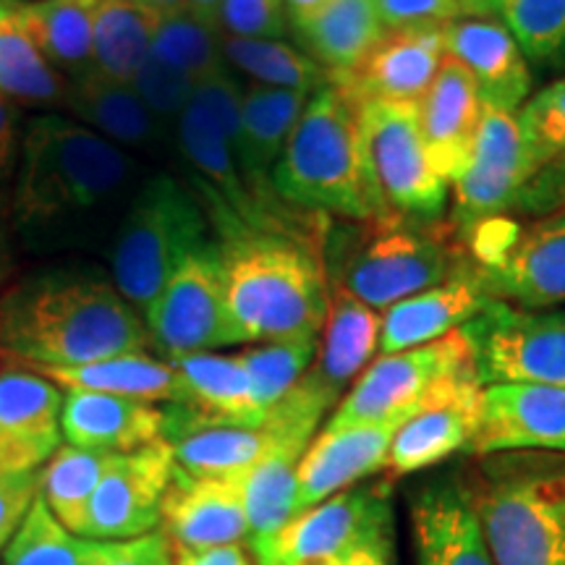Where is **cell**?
I'll return each instance as SVG.
<instances>
[{
    "mask_svg": "<svg viewBox=\"0 0 565 565\" xmlns=\"http://www.w3.org/2000/svg\"><path fill=\"white\" fill-rule=\"evenodd\" d=\"M223 55L233 74H244L259 87L315 95L330 82V74L320 63L286 40H249L223 34Z\"/></svg>",
    "mask_w": 565,
    "mask_h": 565,
    "instance_id": "obj_36",
    "label": "cell"
},
{
    "mask_svg": "<svg viewBox=\"0 0 565 565\" xmlns=\"http://www.w3.org/2000/svg\"><path fill=\"white\" fill-rule=\"evenodd\" d=\"M210 242V217L171 173L145 179L126 204L110 252V280L141 315L189 254Z\"/></svg>",
    "mask_w": 565,
    "mask_h": 565,
    "instance_id": "obj_6",
    "label": "cell"
},
{
    "mask_svg": "<svg viewBox=\"0 0 565 565\" xmlns=\"http://www.w3.org/2000/svg\"><path fill=\"white\" fill-rule=\"evenodd\" d=\"M103 542L68 532L42 498L3 550V565H89Z\"/></svg>",
    "mask_w": 565,
    "mask_h": 565,
    "instance_id": "obj_39",
    "label": "cell"
},
{
    "mask_svg": "<svg viewBox=\"0 0 565 565\" xmlns=\"http://www.w3.org/2000/svg\"><path fill=\"white\" fill-rule=\"evenodd\" d=\"M445 26L385 30L359 66L335 82L362 103H419L445 61Z\"/></svg>",
    "mask_w": 565,
    "mask_h": 565,
    "instance_id": "obj_19",
    "label": "cell"
},
{
    "mask_svg": "<svg viewBox=\"0 0 565 565\" xmlns=\"http://www.w3.org/2000/svg\"><path fill=\"white\" fill-rule=\"evenodd\" d=\"M286 3V13H288V21H291V26L301 24L303 19H309L317 9H322L328 0H282Z\"/></svg>",
    "mask_w": 565,
    "mask_h": 565,
    "instance_id": "obj_52",
    "label": "cell"
},
{
    "mask_svg": "<svg viewBox=\"0 0 565 565\" xmlns=\"http://www.w3.org/2000/svg\"><path fill=\"white\" fill-rule=\"evenodd\" d=\"M137 171L129 152L74 118L38 116L21 134L13 225L26 238L61 236L71 225L103 215Z\"/></svg>",
    "mask_w": 565,
    "mask_h": 565,
    "instance_id": "obj_2",
    "label": "cell"
},
{
    "mask_svg": "<svg viewBox=\"0 0 565 565\" xmlns=\"http://www.w3.org/2000/svg\"><path fill=\"white\" fill-rule=\"evenodd\" d=\"M482 383L471 380L445 398L414 414L398 429L387 456L391 477H406L433 469L445 458L469 454L482 414Z\"/></svg>",
    "mask_w": 565,
    "mask_h": 565,
    "instance_id": "obj_26",
    "label": "cell"
},
{
    "mask_svg": "<svg viewBox=\"0 0 565 565\" xmlns=\"http://www.w3.org/2000/svg\"><path fill=\"white\" fill-rule=\"evenodd\" d=\"M6 3H30V0H6Z\"/></svg>",
    "mask_w": 565,
    "mask_h": 565,
    "instance_id": "obj_55",
    "label": "cell"
},
{
    "mask_svg": "<svg viewBox=\"0 0 565 565\" xmlns=\"http://www.w3.org/2000/svg\"><path fill=\"white\" fill-rule=\"evenodd\" d=\"M477 273L494 301L519 309H553L565 303V207L526 228L505 217L471 233Z\"/></svg>",
    "mask_w": 565,
    "mask_h": 565,
    "instance_id": "obj_10",
    "label": "cell"
},
{
    "mask_svg": "<svg viewBox=\"0 0 565 565\" xmlns=\"http://www.w3.org/2000/svg\"><path fill=\"white\" fill-rule=\"evenodd\" d=\"M38 372V370H34ZM63 391L105 393L145 404H179L181 383L168 359H154L147 351L121 353L68 370H40Z\"/></svg>",
    "mask_w": 565,
    "mask_h": 565,
    "instance_id": "obj_32",
    "label": "cell"
},
{
    "mask_svg": "<svg viewBox=\"0 0 565 565\" xmlns=\"http://www.w3.org/2000/svg\"><path fill=\"white\" fill-rule=\"evenodd\" d=\"M461 6V19L471 17V19H487L500 13V9L505 6V0H458Z\"/></svg>",
    "mask_w": 565,
    "mask_h": 565,
    "instance_id": "obj_51",
    "label": "cell"
},
{
    "mask_svg": "<svg viewBox=\"0 0 565 565\" xmlns=\"http://www.w3.org/2000/svg\"><path fill=\"white\" fill-rule=\"evenodd\" d=\"M419 131L435 173L454 186L469 168L484 105L461 63L445 55L435 82L416 103Z\"/></svg>",
    "mask_w": 565,
    "mask_h": 565,
    "instance_id": "obj_20",
    "label": "cell"
},
{
    "mask_svg": "<svg viewBox=\"0 0 565 565\" xmlns=\"http://www.w3.org/2000/svg\"><path fill=\"white\" fill-rule=\"evenodd\" d=\"M466 482L494 565H565V456H482Z\"/></svg>",
    "mask_w": 565,
    "mask_h": 565,
    "instance_id": "obj_5",
    "label": "cell"
},
{
    "mask_svg": "<svg viewBox=\"0 0 565 565\" xmlns=\"http://www.w3.org/2000/svg\"><path fill=\"white\" fill-rule=\"evenodd\" d=\"M377 11L385 30L450 24V21L461 19L458 0H377Z\"/></svg>",
    "mask_w": 565,
    "mask_h": 565,
    "instance_id": "obj_46",
    "label": "cell"
},
{
    "mask_svg": "<svg viewBox=\"0 0 565 565\" xmlns=\"http://www.w3.org/2000/svg\"><path fill=\"white\" fill-rule=\"evenodd\" d=\"M408 511L416 565H494L466 479L427 482L414 492Z\"/></svg>",
    "mask_w": 565,
    "mask_h": 565,
    "instance_id": "obj_22",
    "label": "cell"
},
{
    "mask_svg": "<svg viewBox=\"0 0 565 565\" xmlns=\"http://www.w3.org/2000/svg\"><path fill=\"white\" fill-rule=\"evenodd\" d=\"M186 9L194 13L196 19L207 21V24L217 26V11H221V0H186ZM221 30V26H217Z\"/></svg>",
    "mask_w": 565,
    "mask_h": 565,
    "instance_id": "obj_53",
    "label": "cell"
},
{
    "mask_svg": "<svg viewBox=\"0 0 565 565\" xmlns=\"http://www.w3.org/2000/svg\"><path fill=\"white\" fill-rule=\"evenodd\" d=\"M385 524H393L391 482H359L296 513L249 547L257 565H317Z\"/></svg>",
    "mask_w": 565,
    "mask_h": 565,
    "instance_id": "obj_13",
    "label": "cell"
},
{
    "mask_svg": "<svg viewBox=\"0 0 565 565\" xmlns=\"http://www.w3.org/2000/svg\"><path fill=\"white\" fill-rule=\"evenodd\" d=\"M152 51L168 61L194 84L231 68L223 55V32L192 11L158 13L154 17Z\"/></svg>",
    "mask_w": 565,
    "mask_h": 565,
    "instance_id": "obj_38",
    "label": "cell"
},
{
    "mask_svg": "<svg viewBox=\"0 0 565 565\" xmlns=\"http://www.w3.org/2000/svg\"><path fill=\"white\" fill-rule=\"evenodd\" d=\"M445 55L469 71L484 110L519 113L532 92V71L503 21L456 19L445 26Z\"/></svg>",
    "mask_w": 565,
    "mask_h": 565,
    "instance_id": "obj_21",
    "label": "cell"
},
{
    "mask_svg": "<svg viewBox=\"0 0 565 565\" xmlns=\"http://www.w3.org/2000/svg\"><path fill=\"white\" fill-rule=\"evenodd\" d=\"M63 440L95 454H134L166 440V408L105 393L66 391L61 414Z\"/></svg>",
    "mask_w": 565,
    "mask_h": 565,
    "instance_id": "obj_25",
    "label": "cell"
},
{
    "mask_svg": "<svg viewBox=\"0 0 565 565\" xmlns=\"http://www.w3.org/2000/svg\"><path fill=\"white\" fill-rule=\"evenodd\" d=\"M63 110L129 154L160 150L171 134L147 110L131 84L108 79L95 68L68 82Z\"/></svg>",
    "mask_w": 565,
    "mask_h": 565,
    "instance_id": "obj_28",
    "label": "cell"
},
{
    "mask_svg": "<svg viewBox=\"0 0 565 565\" xmlns=\"http://www.w3.org/2000/svg\"><path fill=\"white\" fill-rule=\"evenodd\" d=\"M116 458L118 456L113 454L61 445L58 454L40 471V498L68 532L82 536L92 494L100 487Z\"/></svg>",
    "mask_w": 565,
    "mask_h": 565,
    "instance_id": "obj_37",
    "label": "cell"
},
{
    "mask_svg": "<svg viewBox=\"0 0 565 565\" xmlns=\"http://www.w3.org/2000/svg\"><path fill=\"white\" fill-rule=\"evenodd\" d=\"M366 171L383 217L435 223L448 207L450 186L424 150L416 103H364Z\"/></svg>",
    "mask_w": 565,
    "mask_h": 565,
    "instance_id": "obj_9",
    "label": "cell"
},
{
    "mask_svg": "<svg viewBox=\"0 0 565 565\" xmlns=\"http://www.w3.org/2000/svg\"><path fill=\"white\" fill-rule=\"evenodd\" d=\"M175 471L168 440L121 454L92 494L82 536L97 542H126L158 532L162 498Z\"/></svg>",
    "mask_w": 565,
    "mask_h": 565,
    "instance_id": "obj_15",
    "label": "cell"
},
{
    "mask_svg": "<svg viewBox=\"0 0 565 565\" xmlns=\"http://www.w3.org/2000/svg\"><path fill=\"white\" fill-rule=\"evenodd\" d=\"M492 301L477 267L466 265L440 286L385 309L380 353H398L440 341L482 315Z\"/></svg>",
    "mask_w": 565,
    "mask_h": 565,
    "instance_id": "obj_24",
    "label": "cell"
},
{
    "mask_svg": "<svg viewBox=\"0 0 565 565\" xmlns=\"http://www.w3.org/2000/svg\"><path fill=\"white\" fill-rule=\"evenodd\" d=\"M317 349H320V335H296L254 343L238 351V359L252 380L254 398L265 412H270L282 395L301 383L303 374L315 364Z\"/></svg>",
    "mask_w": 565,
    "mask_h": 565,
    "instance_id": "obj_40",
    "label": "cell"
},
{
    "mask_svg": "<svg viewBox=\"0 0 565 565\" xmlns=\"http://www.w3.org/2000/svg\"><path fill=\"white\" fill-rule=\"evenodd\" d=\"M154 17L131 0H100L95 19L92 68L108 79L131 84L152 51Z\"/></svg>",
    "mask_w": 565,
    "mask_h": 565,
    "instance_id": "obj_35",
    "label": "cell"
},
{
    "mask_svg": "<svg viewBox=\"0 0 565 565\" xmlns=\"http://www.w3.org/2000/svg\"><path fill=\"white\" fill-rule=\"evenodd\" d=\"M500 17L526 61H553L565 53V0H505Z\"/></svg>",
    "mask_w": 565,
    "mask_h": 565,
    "instance_id": "obj_41",
    "label": "cell"
},
{
    "mask_svg": "<svg viewBox=\"0 0 565 565\" xmlns=\"http://www.w3.org/2000/svg\"><path fill=\"white\" fill-rule=\"evenodd\" d=\"M471 456H565V387L492 383L482 387V414Z\"/></svg>",
    "mask_w": 565,
    "mask_h": 565,
    "instance_id": "obj_16",
    "label": "cell"
},
{
    "mask_svg": "<svg viewBox=\"0 0 565 565\" xmlns=\"http://www.w3.org/2000/svg\"><path fill=\"white\" fill-rule=\"evenodd\" d=\"M482 385L536 383L565 387V307L519 309L492 301L463 324Z\"/></svg>",
    "mask_w": 565,
    "mask_h": 565,
    "instance_id": "obj_11",
    "label": "cell"
},
{
    "mask_svg": "<svg viewBox=\"0 0 565 565\" xmlns=\"http://www.w3.org/2000/svg\"><path fill=\"white\" fill-rule=\"evenodd\" d=\"M362 100L330 79L303 105L270 183L291 207L353 223L383 221L366 171Z\"/></svg>",
    "mask_w": 565,
    "mask_h": 565,
    "instance_id": "obj_4",
    "label": "cell"
},
{
    "mask_svg": "<svg viewBox=\"0 0 565 565\" xmlns=\"http://www.w3.org/2000/svg\"><path fill=\"white\" fill-rule=\"evenodd\" d=\"M173 565H257L242 545L179 547L173 545Z\"/></svg>",
    "mask_w": 565,
    "mask_h": 565,
    "instance_id": "obj_49",
    "label": "cell"
},
{
    "mask_svg": "<svg viewBox=\"0 0 565 565\" xmlns=\"http://www.w3.org/2000/svg\"><path fill=\"white\" fill-rule=\"evenodd\" d=\"M380 328L383 315L377 309L366 307L343 286H333L320 349L309 374L341 401L345 387L353 385V380L374 362V353L380 351Z\"/></svg>",
    "mask_w": 565,
    "mask_h": 565,
    "instance_id": "obj_29",
    "label": "cell"
},
{
    "mask_svg": "<svg viewBox=\"0 0 565 565\" xmlns=\"http://www.w3.org/2000/svg\"><path fill=\"white\" fill-rule=\"evenodd\" d=\"M89 565H173V545L166 532H150L137 540L103 542Z\"/></svg>",
    "mask_w": 565,
    "mask_h": 565,
    "instance_id": "obj_47",
    "label": "cell"
},
{
    "mask_svg": "<svg viewBox=\"0 0 565 565\" xmlns=\"http://www.w3.org/2000/svg\"><path fill=\"white\" fill-rule=\"evenodd\" d=\"M217 246L236 345L322 333L330 280L312 231L242 228Z\"/></svg>",
    "mask_w": 565,
    "mask_h": 565,
    "instance_id": "obj_3",
    "label": "cell"
},
{
    "mask_svg": "<svg viewBox=\"0 0 565 565\" xmlns=\"http://www.w3.org/2000/svg\"><path fill=\"white\" fill-rule=\"evenodd\" d=\"M477 377L471 345L461 330L440 341L398 353H380L353 380L324 427L383 422L401 412H419Z\"/></svg>",
    "mask_w": 565,
    "mask_h": 565,
    "instance_id": "obj_8",
    "label": "cell"
},
{
    "mask_svg": "<svg viewBox=\"0 0 565 565\" xmlns=\"http://www.w3.org/2000/svg\"><path fill=\"white\" fill-rule=\"evenodd\" d=\"M317 565H393V524L374 529L356 545Z\"/></svg>",
    "mask_w": 565,
    "mask_h": 565,
    "instance_id": "obj_48",
    "label": "cell"
},
{
    "mask_svg": "<svg viewBox=\"0 0 565 565\" xmlns=\"http://www.w3.org/2000/svg\"><path fill=\"white\" fill-rule=\"evenodd\" d=\"M19 147V113L13 105L0 100V189L9 181V175L17 171Z\"/></svg>",
    "mask_w": 565,
    "mask_h": 565,
    "instance_id": "obj_50",
    "label": "cell"
},
{
    "mask_svg": "<svg viewBox=\"0 0 565 565\" xmlns=\"http://www.w3.org/2000/svg\"><path fill=\"white\" fill-rule=\"evenodd\" d=\"M141 317L150 333V345L166 359L236 345L217 242H207L189 254Z\"/></svg>",
    "mask_w": 565,
    "mask_h": 565,
    "instance_id": "obj_12",
    "label": "cell"
},
{
    "mask_svg": "<svg viewBox=\"0 0 565 565\" xmlns=\"http://www.w3.org/2000/svg\"><path fill=\"white\" fill-rule=\"evenodd\" d=\"M150 345L145 317L116 282L89 270H47L0 296V353L30 370H68Z\"/></svg>",
    "mask_w": 565,
    "mask_h": 565,
    "instance_id": "obj_1",
    "label": "cell"
},
{
    "mask_svg": "<svg viewBox=\"0 0 565 565\" xmlns=\"http://www.w3.org/2000/svg\"><path fill=\"white\" fill-rule=\"evenodd\" d=\"M19 6L32 40L58 74L71 82L92 71L100 0H30Z\"/></svg>",
    "mask_w": 565,
    "mask_h": 565,
    "instance_id": "obj_33",
    "label": "cell"
},
{
    "mask_svg": "<svg viewBox=\"0 0 565 565\" xmlns=\"http://www.w3.org/2000/svg\"><path fill=\"white\" fill-rule=\"evenodd\" d=\"M532 173L550 160L565 158V79L547 84L529 97L519 113Z\"/></svg>",
    "mask_w": 565,
    "mask_h": 565,
    "instance_id": "obj_42",
    "label": "cell"
},
{
    "mask_svg": "<svg viewBox=\"0 0 565 565\" xmlns=\"http://www.w3.org/2000/svg\"><path fill=\"white\" fill-rule=\"evenodd\" d=\"M217 26L225 38L282 40L291 21L282 0H221Z\"/></svg>",
    "mask_w": 565,
    "mask_h": 565,
    "instance_id": "obj_44",
    "label": "cell"
},
{
    "mask_svg": "<svg viewBox=\"0 0 565 565\" xmlns=\"http://www.w3.org/2000/svg\"><path fill=\"white\" fill-rule=\"evenodd\" d=\"M364 225L338 286L380 315L466 267L458 244L433 223L383 217Z\"/></svg>",
    "mask_w": 565,
    "mask_h": 565,
    "instance_id": "obj_7",
    "label": "cell"
},
{
    "mask_svg": "<svg viewBox=\"0 0 565 565\" xmlns=\"http://www.w3.org/2000/svg\"><path fill=\"white\" fill-rule=\"evenodd\" d=\"M63 398V387L30 366L0 370V466L40 471L58 454Z\"/></svg>",
    "mask_w": 565,
    "mask_h": 565,
    "instance_id": "obj_18",
    "label": "cell"
},
{
    "mask_svg": "<svg viewBox=\"0 0 565 565\" xmlns=\"http://www.w3.org/2000/svg\"><path fill=\"white\" fill-rule=\"evenodd\" d=\"M275 433L263 427H204L171 443L181 471L202 479H238L270 454Z\"/></svg>",
    "mask_w": 565,
    "mask_h": 565,
    "instance_id": "obj_34",
    "label": "cell"
},
{
    "mask_svg": "<svg viewBox=\"0 0 565 565\" xmlns=\"http://www.w3.org/2000/svg\"><path fill=\"white\" fill-rule=\"evenodd\" d=\"M419 412H401L383 422L351 424L338 429L322 427L299 461V477H296L299 513L387 469L395 435Z\"/></svg>",
    "mask_w": 565,
    "mask_h": 565,
    "instance_id": "obj_17",
    "label": "cell"
},
{
    "mask_svg": "<svg viewBox=\"0 0 565 565\" xmlns=\"http://www.w3.org/2000/svg\"><path fill=\"white\" fill-rule=\"evenodd\" d=\"M68 79L42 55L19 3L0 0V100L13 108H66Z\"/></svg>",
    "mask_w": 565,
    "mask_h": 565,
    "instance_id": "obj_31",
    "label": "cell"
},
{
    "mask_svg": "<svg viewBox=\"0 0 565 565\" xmlns=\"http://www.w3.org/2000/svg\"><path fill=\"white\" fill-rule=\"evenodd\" d=\"M299 47L328 71L330 79L345 76L383 38L377 0H328L301 24L291 26Z\"/></svg>",
    "mask_w": 565,
    "mask_h": 565,
    "instance_id": "obj_30",
    "label": "cell"
},
{
    "mask_svg": "<svg viewBox=\"0 0 565 565\" xmlns=\"http://www.w3.org/2000/svg\"><path fill=\"white\" fill-rule=\"evenodd\" d=\"M38 498L40 471H13L0 466V550L19 532Z\"/></svg>",
    "mask_w": 565,
    "mask_h": 565,
    "instance_id": "obj_45",
    "label": "cell"
},
{
    "mask_svg": "<svg viewBox=\"0 0 565 565\" xmlns=\"http://www.w3.org/2000/svg\"><path fill=\"white\" fill-rule=\"evenodd\" d=\"M131 87L139 95V100L147 105V110L171 134L175 131L189 105L194 103L196 92V84L183 71L162 61L154 51H150V55L139 66Z\"/></svg>",
    "mask_w": 565,
    "mask_h": 565,
    "instance_id": "obj_43",
    "label": "cell"
},
{
    "mask_svg": "<svg viewBox=\"0 0 565 565\" xmlns=\"http://www.w3.org/2000/svg\"><path fill=\"white\" fill-rule=\"evenodd\" d=\"M162 532L179 547H221L249 542L238 479H202L175 466L162 498Z\"/></svg>",
    "mask_w": 565,
    "mask_h": 565,
    "instance_id": "obj_23",
    "label": "cell"
},
{
    "mask_svg": "<svg viewBox=\"0 0 565 565\" xmlns=\"http://www.w3.org/2000/svg\"><path fill=\"white\" fill-rule=\"evenodd\" d=\"M131 3L141 6V9L154 11V13H179L189 11L186 0H131Z\"/></svg>",
    "mask_w": 565,
    "mask_h": 565,
    "instance_id": "obj_54",
    "label": "cell"
},
{
    "mask_svg": "<svg viewBox=\"0 0 565 565\" xmlns=\"http://www.w3.org/2000/svg\"><path fill=\"white\" fill-rule=\"evenodd\" d=\"M307 100V92L259 87V84L244 87L242 141H238L236 162L252 194L270 210H286V202H280L273 192L270 175Z\"/></svg>",
    "mask_w": 565,
    "mask_h": 565,
    "instance_id": "obj_27",
    "label": "cell"
},
{
    "mask_svg": "<svg viewBox=\"0 0 565 565\" xmlns=\"http://www.w3.org/2000/svg\"><path fill=\"white\" fill-rule=\"evenodd\" d=\"M529 175L532 162L519 116L484 110L469 168L454 183V231L471 236L479 225L511 215Z\"/></svg>",
    "mask_w": 565,
    "mask_h": 565,
    "instance_id": "obj_14",
    "label": "cell"
}]
</instances>
